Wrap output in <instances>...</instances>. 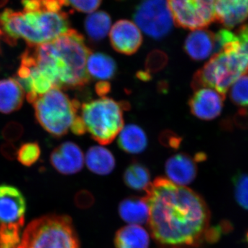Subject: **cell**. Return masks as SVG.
Segmentation results:
<instances>
[{"mask_svg": "<svg viewBox=\"0 0 248 248\" xmlns=\"http://www.w3.org/2000/svg\"><path fill=\"white\" fill-rule=\"evenodd\" d=\"M148 223L162 247L189 248L210 236V213L205 201L190 188L157 177L146 190Z\"/></svg>", "mask_w": 248, "mask_h": 248, "instance_id": "cell-1", "label": "cell"}, {"mask_svg": "<svg viewBox=\"0 0 248 248\" xmlns=\"http://www.w3.org/2000/svg\"><path fill=\"white\" fill-rule=\"evenodd\" d=\"M24 11L0 14V39L10 45L22 39L29 46L56 40L68 32L69 21L62 8L66 0H22Z\"/></svg>", "mask_w": 248, "mask_h": 248, "instance_id": "cell-2", "label": "cell"}, {"mask_svg": "<svg viewBox=\"0 0 248 248\" xmlns=\"http://www.w3.org/2000/svg\"><path fill=\"white\" fill-rule=\"evenodd\" d=\"M247 73L248 54L241 49L237 38L226 44L196 73L192 87L195 91L210 88L225 96L235 81Z\"/></svg>", "mask_w": 248, "mask_h": 248, "instance_id": "cell-3", "label": "cell"}, {"mask_svg": "<svg viewBox=\"0 0 248 248\" xmlns=\"http://www.w3.org/2000/svg\"><path fill=\"white\" fill-rule=\"evenodd\" d=\"M18 248H80L71 217L50 215L29 223Z\"/></svg>", "mask_w": 248, "mask_h": 248, "instance_id": "cell-4", "label": "cell"}, {"mask_svg": "<svg viewBox=\"0 0 248 248\" xmlns=\"http://www.w3.org/2000/svg\"><path fill=\"white\" fill-rule=\"evenodd\" d=\"M79 117L94 141L109 144L124 128V105L107 97L93 99L81 104Z\"/></svg>", "mask_w": 248, "mask_h": 248, "instance_id": "cell-5", "label": "cell"}, {"mask_svg": "<svg viewBox=\"0 0 248 248\" xmlns=\"http://www.w3.org/2000/svg\"><path fill=\"white\" fill-rule=\"evenodd\" d=\"M36 119L46 131L56 138L66 135L79 115L81 104L61 89H53L33 103Z\"/></svg>", "mask_w": 248, "mask_h": 248, "instance_id": "cell-6", "label": "cell"}, {"mask_svg": "<svg viewBox=\"0 0 248 248\" xmlns=\"http://www.w3.org/2000/svg\"><path fill=\"white\" fill-rule=\"evenodd\" d=\"M52 43L64 65L63 89H79L86 86L90 80L86 66L91 51L84 37L78 31L70 29Z\"/></svg>", "mask_w": 248, "mask_h": 248, "instance_id": "cell-7", "label": "cell"}, {"mask_svg": "<svg viewBox=\"0 0 248 248\" xmlns=\"http://www.w3.org/2000/svg\"><path fill=\"white\" fill-rule=\"evenodd\" d=\"M178 27L200 30L216 20L215 0H167Z\"/></svg>", "mask_w": 248, "mask_h": 248, "instance_id": "cell-8", "label": "cell"}, {"mask_svg": "<svg viewBox=\"0 0 248 248\" xmlns=\"http://www.w3.org/2000/svg\"><path fill=\"white\" fill-rule=\"evenodd\" d=\"M134 19L139 29L154 39L169 34L174 23L167 0H146L138 6Z\"/></svg>", "mask_w": 248, "mask_h": 248, "instance_id": "cell-9", "label": "cell"}, {"mask_svg": "<svg viewBox=\"0 0 248 248\" xmlns=\"http://www.w3.org/2000/svg\"><path fill=\"white\" fill-rule=\"evenodd\" d=\"M27 210L25 197L17 187L0 185V223L24 224Z\"/></svg>", "mask_w": 248, "mask_h": 248, "instance_id": "cell-10", "label": "cell"}, {"mask_svg": "<svg viewBox=\"0 0 248 248\" xmlns=\"http://www.w3.org/2000/svg\"><path fill=\"white\" fill-rule=\"evenodd\" d=\"M110 40L116 51L130 55L140 48L143 37L141 31L135 23L123 19L116 22L111 29Z\"/></svg>", "mask_w": 248, "mask_h": 248, "instance_id": "cell-11", "label": "cell"}, {"mask_svg": "<svg viewBox=\"0 0 248 248\" xmlns=\"http://www.w3.org/2000/svg\"><path fill=\"white\" fill-rule=\"evenodd\" d=\"M225 96L210 88L196 90L189 101L192 115L202 120H211L220 115Z\"/></svg>", "mask_w": 248, "mask_h": 248, "instance_id": "cell-12", "label": "cell"}, {"mask_svg": "<svg viewBox=\"0 0 248 248\" xmlns=\"http://www.w3.org/2000/svg\"><path fill=\"white\" fill-rule=\"evenodd\" d=\"M50 163L58 172L70 175L82 169L85 163L84 155L76 143L65 142L52 152Z\"/></svg>", "mask_w": 248, "mask_h": 248, "instance_id": "cell-13", "label": "cell"}, {"mask_svg": "<svg viewBox=\"0 0 248 248\" xmlns=\"http://www.w3.org/2000/svg\"><path fill=\"white\" fill-rule=\"evenodd\" d=\"M165 171L167 179L171 182L186 186L193 182L197 177V164L190 155L179 153L167 160Z\"/></svg>", "mask_w": 248, "mask_h": 248, "instance_id": "cell-14", "label": "cell"}, {"mask_svg": "<svg viewBox=\"0 0 248 248\" xmlns=\"http://www.w3.org/2000/svg\"><path fill=\"white\" fill-rule=\"evenodd\" d=\"M215 17L232 29L248 19V0H215Z\"/></svg>", "mask_w": 248, "mask_h": 248, "instance_id": "cell-15", "label": "cell"}, {"mask_svg": "<svg viewBox=\"0 0 248 248\" xmlns=\"http://www.w3.org/2000/svg\"><path fill=\"white\" fill-rule=\"evenodd\" d=\"M184 49L192 60H205L212 54H216L215 34L203 29L193 31L186 38Z\"/></svg>", "mask_w": 248, "mask_h": 248, "instance_id": "cell-16", "label": "cell"}, {"mask_svg": "<svg viewBox=\"0 0 248 248\" xmlns=\"http://www.w3.org/2000/svg\"><path fill=\"white\" fill-rule=\"evenodd\" d=\"M119 214L122 219L128 225L141 226L148 223L149 207L145 197H129L121 202Z\"/></svg>", "mask_w": 248, "mask_h": 248, "instance_id": "cell-17", "label": "cell"}, {"mask_svg": "<svg viewBox=\"0 0 248 248\" xmlns=\"http://www.w3.org/2000/svg\"><path fill=\"white\" fill-rule=\"evenodd\" d=\"M24 91L14 78L0 81V112L9 114L19 110L24 102Z\"/></svg>", "mask_w": 248, "mask_h": 248, "instance_id": "cell-18", "label": "cell"}, {"mask_svg": "<svg viewBox=\"0 0 248 248\" xmlns=\"http://www.w3.org/2000/svg\"><path fill=\"white\" fill-rule=\"evenodd\" d=\"M88 169L98 175H107L115 168V159L109 150L104 147H91L84 156Z\"/></svg>", "mask_w": 248, "mask_h": 248, "instance_id": "cell-19", "label": "cell"}, {"mask_svg": "<svg viewBox=\"0 0 248 248\" xmlns=\"http://www.w3.org/2000/svg\"><path fill=\"white\" fill-rule=\"evenodd\" d=\"M116 248H149L150 235L138 225H128L116 232Z\"/></svg>", "mask_w": 248, "mask_h": 248, "instance_id": "cell-20", "label": "cell"}, {"mask_svg": "<svg viewBox=\"0 0 248 248\" xmlns=\"http://www.w3.org/2000/svg\"><path fill=\"white\" fill-rule=\"evenodd\" d=\"M118 145L121 149L129 154L137 155L145 151L148 145L146 134L135 124H128L118 135Z\"/></svg>", "mask_w": 248, "mask_h": 248, "instance_id": "cell-21", "label": "cell"}, {"mask_svg": "<svg viewBox=\"0 0 248 248\" xmlns=\"http://www.w3.org/2000/svg\"><path fill=\"white\" fill-rule=\"evenodd\" d=\"M87 73L89 78L107 81L115 76L117 66L115 60L102 53H91L87 60Z\"/></svg>", "mask_w": 248, "mask_h": 248, "instance_id": "cell-22", "label": "cell"}, {"mask_svg": "<svg viewBox=\"0 0 248 248\" xmlns=\"http://www.w3.org/2000/svg\"><path fill=\"white\" fill-rule=\"evenodd\" d=\"M110 16L104 12L98 11L93 13L85 21V29L91 40H102L110 31Z\"/></svg>", "mask_w": 248, "mask_h": 248, "instance_id": "cell-23", "label": "cell"}, {"mask_svg": "<svg viewBox=\"0 0 248 248\" xmlns=\"http://www.w3.org/2000/svg\"><path fill=\"white\" fill-rule=\"evenodd\" d=\"M124 181L130 188L146 191L151 184V174L146 166L139 163H133L125 170Z\"/></svg>", "mask_w": 248, "mask_h": 248, "instance_id": "cell-24", "label": "cell"}, {"mask_svg": "<svg viewBox=\"0 0 248 248\" xmlns=\"http://www.w3.org/2000/svg\"><path fill=\"white\" fill-rule=\"evenodd\" d=\"M22 224L0 223V248H18L22 239Z\"/></svg>", "mask_w": 248, "mask_h": 248, "instance_id": "cell-25", "label": "cell"}, {"mask_svg": "<svg viewBox=\"0 0 248 248\" xmlns=\"http://www.w3.org/2000/svg\"><path fill=\"white\" fill-rule=\"evenodd\" d=\"M231 97L241 107H248V73L239 78L232 86Z\"/></svg>", "mask_w": 248, "mask_h": 248, "instance_id": "cell-26", "label": "cell"}, {"mask_svg": "<svg viewBox=\"0 0 248 248\" xmlns=\"http://www.w3.org/2000/svg\"><path fill=\"white\" fill-rule=\"evenodd\" d=\"M41 150L38 143L32 142L21 146L17 151L18 161L25 166H31L40 158Z\"/></svg>", "mask_w": 248, "mask_h": 248, "instance_id": "cell-27", "label": "cell"}, {"mask_svg": "<svg viewBox=\"0 0 248 248\" xmlns=\"http://www.w3.org/2000/svg\"><path fill=\"white\" fill-rule=\"evenodd\" d=\"M235 198L242 208L248 210V175L240 174L233 179Z\"/></svg>", "mask_w": 248, "mask_h": 248, "instance_id": "cell-28", "label": "cell"}, {"mask_svg": "<svg viewBox=\"0 0 248 248\" xmlns=\"http://www.w3.org/2000/svg\"><path fill=\"white\" fill-rule=\"evenodd\" d=\"M70 5L77 11L83 13H93L99 7L102 0H66Z\"/></svg>", "mask_w": 248, "mask_h": 248, "instance_id": "cell-29", "label": "cell"}, {"mask_svg": "<svg viewBox=\"0 0 248 248\" xmlns=\"http://www.w3.org/2000/svg\"><path fill=\"white\" fill-rule=\"evenodd\" d=\"M22 131V127L19 124L10 123L4 128L3 135L5 140L9 141H14L20 138Z\"/></svg>", "mask_w": 248, "mask_h": 248, "instance_id": "cell-30", "label": "cell"}, {"mask_svg": "<svg viewBox=\"0 0 248 248\" xmlns=\"http://www.w3.org/2000/svg\"><path fill=\"white\" fill-rule=\"evenodd\" d=\"M236 35L241 49L248 54V24L243 26Z\"/></svg>", "mask_w": 248, "mask_h": 248, "instance_id": "cell-31", "label": "cell"}, {"mask_svg": "<svg viewBox=\"0 0 248 248\" xmlns=\"http://www.w3.org/2000/svg\"><path fill=\"white\" fill-rule=\"evenodd\" d=\"M1 153L7 159H14L17 156V151L14 145L8 143L1 147Z\"/></svg>", "mask_w": 248, "mask_h": 248, "instance_id": "cell-32", "label": "cell"}, {"mask_svg": "<svg viewBox=\"0 0 248 248\" xmlns=\"http://www.w3.org/2000/svg\"><path fill=\"white\" fill-rule=\"evenodd\" d=\"M161 140H164V141L169 140V142L166 145H169V146L174 147V148H177L181 142V139L177 138L176 135H172V133H169V135H166L165 133L164 138Z\"/></svg>", "mask_w": 248, "mask_h": 248, "instance_id": "cell-33", "label": "cell"}, {"mask_svg": "<svg viewBox=\"0 0 248 248\" xmlns=\"http://www.w3.org/2000/svg\"><path fill=\"white\" fill-rule=\"evenodd\" d=\"M110 86L107 81H100L99 84L97 85V92L100 96H103V94H107L110 91Z\"/></svg>", "mask_w": 248, "mask_h": 248, "instance_id": "cell-34", "label": "cell"}, {"mask_svg": "<svg viewBox=\"0 0 248 248\" xmlns=\"http://www.w3.org/2000/svg\"><path fill=\"white\" fill-rule=\"evenodd\" d=\"M246 239H247V241L248 242V232L247 233V236H246Z\"/></svg>", "mask_w": 248, "mask_h": 248, "instance_id": "cell-35", "label": "cell"}]
</instances>
